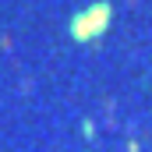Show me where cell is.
I'll list each match as a JSON object with an SVG mask.
<instances>
[{
    "label": "cell",
    "mask_w": 152,
    "mask_h": 152,
    "mask_svg": "<svg viewBox=\"0 0 152 152\" xmlns=\"http://www.w3.org/2000/svg\"><path fill=\"white\" fill-rule=\"evenodd\" d=\"M110 4H96L92 11H85V14H78V21H75V36L78 39H92L96 32H103L106 28V21H110Z\"/></svg>",
    "instance_id": "cell-1"
}]
</instances>
